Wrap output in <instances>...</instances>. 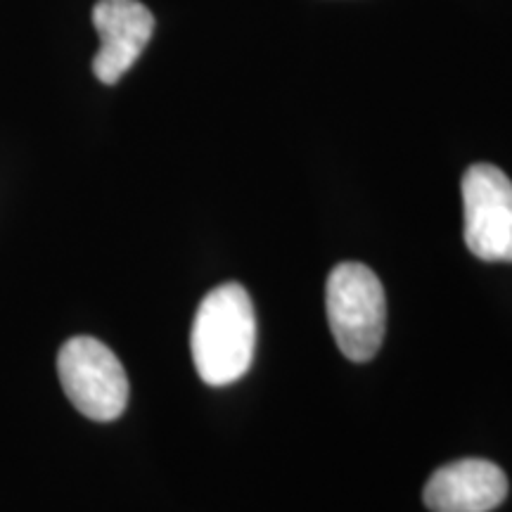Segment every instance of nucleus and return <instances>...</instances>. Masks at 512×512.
Returning <instances> with one entry per match:
<instances>
[{
	"mask_svg": "<svg viewBox=\"0 0 512 512\" xmlns=\"http://www.w3.org/2000/svg\"><path fill=\"white\" fill-rule=\"evenodd\" d=\"M57 375L76 411L98 422L117 420L128 403V377L114 351L93 337H72L57 356Z\"/></svg>",
	"mask_w": 512,
	"mask_h": 512,
	"instance_id": "nucleus-3",
	"label": "nucleus"
},
{
	"mask_svg": "<svg viewBox=\"0 0 512 512\" xmlns=\"http://www.w3.org/2000/svg\"><path fill=\"white\" fill-rule=\"evenodd\" d=\"M505 496L508 477L484 458H463L439 467L422 491L432 512H491Z\"/></svg>",
	"mask_w": 512,
	"mask_h": 512,
	"instance_id": "nucleus-6",
	"label": "nucleus"
},
{
	"mask_svg": "<svg viewBox=\"0 0 512 512\" xmlns=\"http://www.w3.org/2000/svg\"><path fill=\"white\" fill-rule=\"evenodd\" d=\"M325 309L339 351L354 363L370 361L387 325V297L380 278L354 261L335 266L325 285Z\"/></svg>",
	"mask_w": 512,
	"mask_h": 512,
	"instance_id": "nucleus-2",
	"label": "nucleus"
},
{
	"mask_svg": "<svg viewBox=\"0 0 512 512\" xmlns=\"http://www.w3.org/2000/svg\"><path fill=\"white\" fill-rule=\"evenodd\" d=\"M465 245L482 261H512V181L494 164L463 176Z\"/></svg>",
	"mask_w": 512,
	"mask_h": 512,
	"instance_id": "nucleus-4",
	"label": "nucleus"
},
{
	"mask_svg": "<svg viewBox=\"0 0 512 512\" xmlns=\"http://www.w3.org/2000/svg\"><path fill=\"white\" fill-rule=\"evenodd\" d=\"M256 347L254 304L240 283L214 287L192 320L190 349L200 377L211 387L238 382Z\"/></svg>",
	"mask_w": 512,
	"mask_h": 512,
	"instance_id": "nucleus-1",
	"label": "nucleus"
},
{
	"mask_svg": "<svg viewBox=\"0 0 512 512\" xmlns=\"http://www.w3.org/2000/svg\"><path fill=\"white\" fill-rule=\"evenodd\" d=\"M93 27L100 34L93 74L107 86H114L150 43L155 17L140 0H98L93 8Z\"/></svg>",
	"mask_w": 512,
	"mask_h": 512,
	"instance_id": "nucleus-5",
	"label": "nucleus"
}]
</instances>
